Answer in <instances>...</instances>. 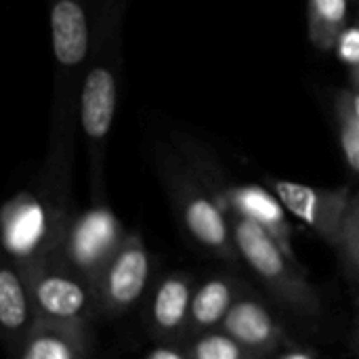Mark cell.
<instances>
[{
  "instance_id": "cell-1",
  "label": "cell",
  "mask_w": 359,
  "mask_h": 359,
  "mask_svg": "<svg viewBox=\"0 0 359 359\" xmlns=\"http://www.w3.org/2000/svg\"><path fill=\"white\" fill-rule=\"evenodd\" d=\"M154 158L168 200L191 240L210 255L233 263L240 255L229 219L181 151L172 147H158Z\"/></svg>"
},
{
  "instance_id": "cell-2",
  "label": "cell",
  "mask_w": 359,
  "mask_h": 359,
  "mask_svg": "<svg viewBox=\"0 0 359 359\" xmlns=\"http://www.w3.org/2000/svg\"><path fill=\"white\" fill-rule=\"evenodd\" d=\"M229 225L240 259L271 290L276 301L299 318H320L322 301L318 292L299 273V263L284 252L276 238L242 215H231Z\"/></svg>"
},
{
  "instance_id": "cell-3",
  "label": "cell",
  "mask_w": 359,
  "mask_h": 359,
  "mask_svg": "<svg viewBox=\"0 0 359 359\" xmlns=\"http://www.w3.org/2000/svg\"><path fill=\"white\" fill-rule=\"evenodd\" d=\"M126 233L105 202H95L90 208L74 217L63 246L50 265L69 269L80 276L95 292L101 286L105 269L120 250Z\"/></svg>"
},
{
  "instance_id": "cell-4",
  "label": "cell",
  "mask_w": 359,
  "mask_h": 359,
  "mask_svg": "<svg viewBox=\"0 0 359 359\" xmlns=\"http://www.w3.org/2000/svg\"><path fill=\"white\" fill-rule=\"evenodd\" d=\"M32 294L36 316L59 322H84L97 309L93 288L76 273L50 265H17Z\"/></svg>"
},
{
  "instance_id": "cell-5",
  "label": "cell",
  "mask_w": 359,
  "mask_h": 359,
  "mask_svg": "<svg viewBox=\"0 0 359 359\" xmlns=\"http://www.w3.org/2000/svg\"><path fill=\"white\" fill-rule=\"evenodd\" d=\"M267 185L280 198V202L286 206L290 215L303 221L326 244L334 248L339 246L343 221L353 198L349 185L316 187L276 177H267Z\"/></svg>"
},
{
  "instance_id": "cell-6",
  "label": "cell",
  "mask_w": 359,
  "mask_h": 359,
  "mask_svg": "<svg viewBox=\"0 0 359 359\" xmlns=\"http://www.w3.org/2000/svg\"><path fill=\"white\" fill-rule=\"evenodd\" d=\"M116 107H118L116 74L107 65L90 67L80 88V124L90 151L95 200H97L99 183L103 181V154L116 118Z\"/></svg>"
},
{
  "instance_id": "cell-7",
  "label": "cell",
  "mask_w": 359,
  "mask_h": 359,
  "mask_svg": "<svg viewBox=\"0 0 359 359\" xmlns=\"http://www.w3.org/2000/svg\"><path fill=\"white\" fill-rule=\"evenodd\" d=\"M147 282L149 255L143 238L137 231L126 233L97 290V309L109 316H122L143 297Z\"/></svg>"
},
{
  "instance_id": "cell-8",
  "label": "cell",
  "mask_w": 359,
  "mask_h": 359,
  "mask_svg": "<svg viewBox=\"0 0 359 359\" xmlns=\"http://www.w3.org/2000/svg\"><path fill=\"white\" fill-rule=\"evenodd\" d=\"M229 217L242 215L255 223H259L265 231H269L276 242L284 248V252L297 263V255L292 248V225L288 221V210L280 202V198L255 183H231L227 191Z\"/></svg>"
},
{
  "instance_id": "cell-9",
  "label": "cell",
  "mask_w": 359,
  "mask_h": 359,
  "mask_svg": "<svg viewBox=\"0 0 359 359\" xmlns=\"http://www.w3.org/2000/svg\"><path fill=\"white\" fill-rule=\"evenodd\" d=\"M223 332L233 337L246 349L267 358L284 341V330L271 311L255 297L240 294L223 320Z\"/></svg>"
},
{
  "instance_id": "cell-10",
  "label": "cell",
  "mask_w": 359,
  "mask_h": 359,
  "mask_svg": "<svg viewBox=\"0 0 359 359\" xmlns=\"http://www.w3.org/2000/svg\"><path fill=\"white\" fill-rule=\"evenodd\" d=\"M53 55L65 69L84 63L90 46L86 0H50Z\"/></svg>"
},
{
  "instance_id": "cell-11",
  "label": "cell",
  "mask_w": 359,
  "mask_h": 359,
  "mask_svg": "<svg viewBox=\"0 0 359 359\" xmlns=\"http://www.w3.org/2000/svg\"><path fill=\"white\" fill-rule=\"evenodd\" d=\"M84 322H59L36 316L19 359H86Z\"/></svg>"
},
{
  "instance_id": "cell-12",
  "label": "cell",
  "mask_w": 359,
  "mask_h": 359,
  "mask_svg": "<svg viewBox=\"0 0 359 359\" xmlns=\"http://www.w3.org/2000/svg\"><path fill=\"white\" fill-rule=\"evenodd\" d=\"M34 320L36 309L25 278L15 263H6L0 271V326L6 343L21 351Z\"/></svg>"
},
{
  "instance_id": "cell-13",
  "label": "cell",
  "mask_w": 359,
  "mask_h": 359,
  "mask_svg": "<svg viewBox=\"0 0 359 359\" xmlns=\"http://www.w3.org/2000/svg\"><path fill=\"white\" fill-rule=\"evenodd\" d=\"M194 290L187 276H166L149 305V324L158 337H172L189 324Z\"/></svg>"
},
{
  "instance_id": "cell-14",
  "label": "cell",
  "mask_w": 359,
  "mask_h": 359,
  "mask_svg": "<svg viewBox=\"0 0 359 359\" xmlns=\"http://www.w3.org/2000/svg\"><path fill=\"white\" fill-rule=\"evenodd\" d=\"M236 284L233 280H227L223 276H215L206 280L191 299V316L189 326L191 330H210L219 324H223L225 316L229 313L231 305L236 303Z\"/></svg>"
},
{
  "instance_id": "cell-15",
  "label": "cell",
  "mask_w": 359,
  "mask_h": 359,
  "mask_svg": "<svg viewBox=\"0 0 359 359\" xmlns=\"http://www.w3.org/2000/svg\"><path fill=\"white\" fill-rule=\"evenodd\" d=\"M349 21V0H307V32L316 50H334Z\"/></svg>"
},
{
  "instance_id": "cell-16",
  "label": "cell",
  "mask_w": 359,
  "mask_h": 359,
  "mask_svg": "<svg viewBox=\"0 0 359 359\" xmlns=\"http://www.w3.org/2000/svg\"><path fill=\"white\" fill-rule=\"evenodd\" d=\"M334 120L339 128V143L349 170L359 177V124L351 109V99L347 86L334 95Z\"/></svg>"
},
{
  "instance_id": "cell-17",
  "label": "cell",
  "mask_w": 359,
  "mask_h": 359,
  "mask_svg": "<svg viewBox=\"0 0 359 359\" xmlns=\"http://www.w3.org/2000/svg\"><path fill=\"white\" fill-rule=\"evenodd\" d=\"M189 359H265L246 349L227 332H204L191 345Z\"/></svg>"
},
{
  "instance_id": "cell-18",
  "label": "cell",
  "mask_w": 359,
  "mask_h": 359,
  "mask_svg": "<svg viewBox=\"0 0 359 359\" xmlns=\"http://www.w3.org/2000/svg\"><path fill=\"white\" fill-rule=\"evenodd\" d=\"M337 250L341 255V261L349 280L359 284V191L353 194L349 202Z\"/></svg>"
},
{
  "instance_id": "cell-19",
  "label": "cell",
  "mask_w": 359,
  "mask_h": 359,
  "mask_svg": "<svg viewBox=\"0 0 359 359\" xmlns=\"http://www.w3.org/2000/svg\"><path fill=\"white\" fill-rule=\"evenodd\" d=\"M334 53L349 72V84H359V17L349 21Z\"/></svg>"
},
{
  "instance_id": "cell-20",
  "label": "cell",
  "mask_w": 359,
  "mask_h": 359,
  "mask_svg": "<svg viewBox=\"0 0 359 359\" xmlns=\"http://www.w3.org/2000/svg\"><path fill=\"white\" fill-rule=\"evenodd\" d=\"M145 359H189L185 358L181 351H177V349H172V347H156V349H151Z\"/></svg>"
},
{
  "instance_id": "cell-21",
  "label": "cell",
  "mask_w": 359,
  "mask_h": 359,
  "mask_svg": "<svg viewBox=\"0 0 359 359\" xmlns=\"http://www.w3.org/2000/svg\"><path fill=\"white\" fill-rule=\"evenodd\" d=\"M347 90H349V99H351V109H353V116L359 124V84H347Z\"/></svg>"
},
{
  "instance_id": "cell-22",
  "label": "cell",
  "mask_w": 359,
  "mask_h": 359,
  "mask_svg": "<svg viewBox=\"0 0 359 359\" xmlns=\"http://www.w3.org/2000/svg\"><path fill=\"white\" fill-rule=\"evenodd\" d=\"M284 359H311L307 353H301V351H297V353H290V355H286Z\"/></svg>"
},
{
  "instance_id": "cell-23",
  "label": "cell",
  "mask_w": 359,
  "mask_h": 359,
  "mask_svg": "<svg viewBox=\"0 0 359 359\" xmlns=\"http://www.w3.org/2000/svg\"><path fill=\"white\" fill-rule=\"evenodd\" d=\"M114 2H116V4H124L126 0H114Z\"/></svg>"
},
{
  "instance_id": "cell-24",
  "label": "cell",
  "mask_w": 359,
  "mask_h": 359,
  "mask_svg": "<svg viewBox=\"0 0 359 359\" xmlns=\"http://www.w3.org/2000/svg\"><path fill=\"white\" fill-rule=\"evenodd\" d=\"M353 2H355V4H359V0H353Z\"/></svg>"
}]
</instances>
